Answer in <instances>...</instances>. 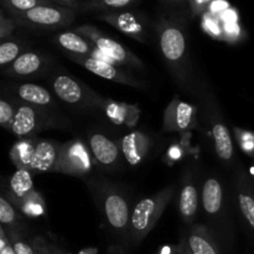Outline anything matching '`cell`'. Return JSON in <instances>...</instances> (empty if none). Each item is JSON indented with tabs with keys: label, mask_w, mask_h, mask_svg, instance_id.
I'll return each mask as SVG.
<instances>
[{
	"label": "cell",
	"mask_w": 254,
	"mask_h": 254,
	"mask_svg": "<svg viewBox=\"0 0 254 254\" xmlns=\"http://www.w3.org/2000/svg\"><path fill=\"white\" fill-rule=\"evenodd\" d=\"M158 44L161 59L169 73L185 93L197 97L201 81L196 76L186 30L174 21H164L158 26Z\"/></svg>",
	"instance_id": "6da1fadb"
},
{
	"label": "cell",
	"mask_w": 254,
	"mask_h": 254,
	"mask_svg": "<svg viewBox=\"0 0 254 254\" xmlns=\"http://www.w3.org/2000/svg\"><path fill=\"white\" fill-rule=\"evenodd\" d=\"M50 84L54 96L64 106L81 112L102 111L103 108L106 98L64 69L59 68L52 73Z\"/></svg>",
	"instance_id": "5b68a950"
},
{
	"label": "cell",
	"mask_w": 254,
	"mask_h": 254,
	"mask_svg": "<svg viewBox=\"0 0 254 254\" xmlns=\"http://www.w3.org/2000/svg\"><path fill=\"white\" fill-rule=\"evenodd\" d=\"M51 2L47 0H2V5L9 11V14L17 15L26 12L40 5H50Z\"/></svg>",
	"instance_id": "83f0119b"
},
{
	"label": "cell",
	"mask_w": 254,
	"mask_h": 254,
	"mask_svg": "<svg viewBox=\"0 0 254 254\" xmlns=\"http://www.w3.org/2000/svg\"><path fill=\"white\" fill-rule=\"evenodd\" d=\"M32 245H34L36 254H56V252H55V246L47 242L44 237H40V236L35 237L32 240Z\"/></svg>",
	"instance_id": "836d02e7"
},
{
	"label": "cell",
	"mask_w": 254,
	"mask_h": 254,
	"mask_svg": "<svg viewBox=\"0 0 254 254\" xmlns=\"http://www.w3.org/2000/svg\"><path fill=\"white\" fill-rule=\"evenodd\" d=\"M170 1H178V0H170Z\"/></svg>",
	"instance_id": "b9f144b4"
},
{
	"label": "cell",
	"mask_w": 254,
	"mask_h": 254,
	"mask_svg": "<svg viewBox=\"0 0 254 254\" xmlns=\"http://www.w3.org/2000/svg\"><path fill=\"white\" fill-rule=\"evenodd\" d=\"M55 252H56V254H68L67 252H64V251L60 250V248H57V247H55Z\"/></svg>",
	"instance_id": "ab89813d"
},
{
	"label": "cell",
	"mask_w": 254,
	"mask_h": 254,
	"mask_svg": "<svg viewBox=\"0 0 254 254\" xmlns=\"http://www.w3.org/2000/svg\"><path fill=\"white\" fill-rule=\"evenodd\" d=\"M22 45L16 40H5L0 44V66L2 68L11 64L22 54Z\"/></svg>",
	"instance_id": "4316f807"
},
{
	"label": "cell",
	"mask_w": 254,
	"mask_h": 254,
	"mask_svg": "<svg viewBox=\"0 0 254 254\" xmlns=\"http://www.w3.org/2000/svg\"><path fill=\"white\" fill-rule=\"evenodd\" d=\"M34 192V183H32L31 171L26 169H17L10 179V201H20Z\"/></svg>",
	"instance_id": "cb8c5ba5"
},
{
	"label": "cell",
	"mask_w": 254,
	"mask_h": 254,
	"mask_svg": "<svg viewBox=\"0 0 254 254\" xmlns=\"http://www.w3.org/2000/svg\"><path fill=\"white\" fill-rule=\"evenodd\" d=\"M49 60L45 55L35 51H25L7 67L2 74L11 78H30L41 74L46 69Z\"/></svg>",
	"instance_id": "2e32d148"
},
{
	"label": "cell",
	"mask_w": 254,
	"mask_h": 254,
	"mask_svg": "<svg viewBox=\"0 0 254 254\" xmlns=\"http://www.w3.org/2000/svg\"><path fill=\"white\" fill-rule=\"evenodd\" d=\"M61 150V144L52 140H37L34 158L30 164L31 173H54Z\"/></svg>",
	"instance_id": "7402d4cb"
},
{
	"label": "cell",
	"mask_w": 254,
	"mask_h": 254,
	"mask_svg": "<svg viewBox=\"0 0 254 254\" xmlns=\"http://www.w3.org/2000/svg\"><path fill=\"white\" fill-rule=\"evenodd\" d=\"M14 101L41 108H56V101L51 92L45 87L35 83H20L9 86Z\"/></svg>",
	"instance_id": "ac0fdd59"
},
{
	"label": "cell",
	"mask_w": 254,
	"mask_h": 254,
	"mask_svg": "<svg viewBox=\"0 0 254 254\" xmlns=\"http://www.w3.org/2000/svg\"><path fill=\"white\" fill-rule=\"evenodd\" d=\"M179 248H180V254H192L190 252V250L188 248V246H186L185 241H181L180 246H179Z\"/></svg>",
	"instance_id": "f35d334b"
},
{
	"label": "cell",
	"mask_w": 254,
	"mask_h": 254,
	"mask_svg": "<svg viewBox=\"0 0 254 254\" xmlns=\"http://www.w3.org/2000/svg\"><path fill=\"white\" fill-rule=\"evenodd\" d=\"M250 174H251V176H253V178H254V165L252 166V168H251V170H250Z\"/></svg>",
	"instance_id": "60d3db41"
},
{
	"label": "cell",
	"mask_w": 254,
	"mask_h": 254,
	"mask_svg": "<svg viewBox=\"0 0 254 254\" xmlns=\"http://www.w3.org/2000/svg\"><path fill=\"white\" fill-rule=\"evenodd\" d=\"M15 25H16V22H15L14 19H6L4 14L1 15V20H0V39L2 41L10 39V36L14 32Z\"/></svg>",
	"instance_id": "d6a6232c"
},
{
	"label": "cell",
	"mask_w": 254,
	"mask_h": 254,
	"mask_svg": "<svg viewBox=\"0 0 254 254\" xmlns=\"http://www.w3.org/2000/svg\"><path fill=\"white\" fill-rule=\"evenodd\" d=\"M67 59L74 64H79L87 71L92 72L96 76L102 77L108 81L116 82L119 84H126V86L134 87V88H145V83L139 81L138 78H134L133 76H129L123 69L118 68L116 64L108 61V60L97 59L92 56H77V55L66 54Z\"/></svg>",
	"instance_id": "7c38bea8"
},
{
	"label": "cell",
	"mask_w": 254,
	"mask_h": 254,
	"mask_svg": "<svg viewBox=\"0 0 254 254\" xmlns=\"http://www.w3.org/2000/svg\"><path fill=\"white\" fill-rule=\"evenodd\" d=\"M235 135L240 144L241 149L246 153H252L254 150V135L250 131L242 130V129L235 128Z\"/></svg>",
	"instance_id": "1f68e13d"
},
{
	"label": "cell",
	"mask_w": 254,
	"mask_h": 254,
	"mask_svg": "<svg viewBox=\"0 0 254 254\" xmlns=\"http://www.w3.org/2000/svg\"><path fill=\"white\" fill-rule=\"evenodd\" d=\"M21 220V213L17 212L14 207V203L6 198V196H0V223L5 230L19 227Z\"/></svg>",
	"instance_id": "484cf974"
},
{
	"label": "cell",
	"mask_w": 254,
	"mask_h": 254,
	"mask_svg": "<svg viewBox=\"0 0 254 254\" xmlns=\"http://www.w3.org/2000/svg\"><path fill=\"white\" fill-rule=\"evenodd\" d=\"M47 1H50L51 4L56 2L57 5H60V6L71 7V9H77V7L79 6L78 0H47Z\"/></svg>",
	"instance_id": "8d00e7d4"
},
{
	"label": "cell",
	"mask_w": 254,
	"mask_h": 254,
	"mask_svg": "<svg viewBox=\"0 0 254 254\" xmlns=\"http://www.w3.org/2000/svg\"><path fill=\"white\" fill-rule=\"evenodd\" d=\"M76 17L73 9L60 5H40L22 14L12 15L20 26L37 30H56L71 24Z\"/></svg>",
	"instance_id": "52a82bcc"
},
{
	"label": "cell",
	"mask_w": 254,
	"mask_h": 254,
	"mask_svg": "<svg viewBox=\"0 0 254 254\" xmlns=\"http://www.w3.org/2000/svg\"><path fill=\"white\" fill-rule=\"evenodd\" d=\"M233 201L247 227L254 232V183L246 171L240 170L232 181Z\"/></svg>",
	"instance_id": "4fadbf2b"
},
{
	"label": "cell",
	"mask_w": 254,
	"mask_h": 254,
	"mask_svg": "<svg viewBox=\"0 0 254 254\" xmlns=\"http://www.w3.org/2000/svg\"><path fill=\"white\" fill-rule=\"evenodd\" d=\"M212 1L213 0H191V6H192L193 11L198 14V12L203 11Z\"/></svg>",
	"instance_id": "d590c367"
},
{
	"label": "cell",
	"mask_w": 254,
	"mask_h": 254,
	"mask_svg": "<svg viewBox=\"0 0 254 254\" xmlns=\"http://www.w3.org/2000/svg\"><path fill=\"white\" fill-rule=\"evenodd\" d=\"M101 19L111 24L112 26L118 29L123 34L130 36L131 39L138 40L140 42H148V34H146L145 25H144L143 20L138 15L133 14V12H107V14L102 15Z\"/></svg>",
	"instance_id": "ffe728a7"
},
{
	"label": "cell",
	"mask_w": 254,
	"mask_h": 254,
	"mask_svg": "<svg viewBox=\"0 0 254 254\" xmlns=\"http://www.w3.org/2000/svg\"><path fill=\"white\" fill-rule=\"evenodd\" d=\"M15 114H16V104L15 102L10 101L2 97L0 101V126L6 130L11 131L12 124H14Z\"/></svg>",
	"instance_id": "f546056e"
},
{
	"label": "cell",
	"mask_w": 254,
	"mask_h": 254,
	"mask_svg": "<svg viewBox=\"0 0 254 254\" xmlns=\"http://www.w3.org/2000/svg\"><path fill=\"white\" fill-rule=\"evenodd\" d=\"M197 98L200 99L202 107L203 121L210 129L216 155L225 165H233L235 146H233L232 136L225 122V117L221 111L217 98L207 81H201Z\"/></svg>",
	"instance_id": "277c9868"
},
{
	"label": "cell",
	"mask_w": 254,
	"mask_h": 254,
	"mask_svg": "<svg viewBox=\"0 0 254 254\" xmlns=\"http://www.w3.org/2000/svg\"><path fill=\"white\" fill-rule=\"evenodd\" d=\"M87 144L91 150L94 165L106 171H116L122 166V145L102 131H87Z\"/></svg>",
	"instance_id": "8fae6325"
},
{
	"label": "cell",
	"mask_w": 254,
	"mask_h": 254,
	"mask_svg": "<svg viewBox=\"0 0 254 254\" xmlns=\"http://www.w3.org/2000/svg\"><path fill=\"white\" fill-rule=\"evenodd\" d=\"M196 113H197V109L192 104L175 96L166 107L165 113H164V131L178 133V131L189 130L197 124Z\"/></svg>",
	"instance_id": "5bb4252c"
},
{
	"label": "cell",
	"mask_w": 254,
	"mask_h": 254,
	"mask_svg": "<svg viewBox=\"0 0 254 254\" xmlns=\"http://www.w3.org/2000/svg\"><path fill=\"white\" fill-rule=\"evenodd\" d=\"M180 217L186 225H192L201 208V192L195 181V174L191 169H186L181 181L180 195L178 202Z\"/></svg>",
	"instance_id": "9a60e30c"
},
{
	"label": "cell",
	"mask_w": 254,
	"mask_h": 254,
	"mask_svg": "<svg viewBox=\"0 0 254 254\" xmlns=\"http://www.w3.org/2000/svg\"><path fill=\"white\" fill-rule=\"evenodd\" d=\"M121 145L124 160L128 163V165L138 166L146 159L153 141L150 136L144 131L133 130L123 136Z\"/></svg>",
	"instance_id": "d6986e66"
},
{
	"label": "cell",
	"mask_w": 254,
	"mask_h": 254,
	"mask_svg": "<svg viewBox=\"0 0 254 254\" xmlns=\"http://www.w3.org/2000/svg\"><path fill=\"white\" fill-rule=\"evenodd\" d=\"M6 231V235L9 237L10 243H11L12 248H14L15 253L16 254H36V251H35L34 245L31 242H27V241L24 240L21 232H20L19 227L15 228H9Z\"/></svg>",
	"instance_id": "f1b7e54d"
},
{
	"label": "cell",
	"mask_w": 254,
	"mask_h": 254,
	"mask_svg": "<svg viewBox=\"0 0 254 254\" xmlns=\"http://www.w3.org/2000/svg\"><path fill=\"white\" fill-rule=\"evenodd\" d=\"M175 195V186H166L154 195L144 197L133 207L130 220V243L139 246L153 231Z\"/></svg>",
	"instance_id": "8992f818"
},
{
	"label": "cell",
	"mask_w": 254,
	"mask_h": 254,
	"mask_svg": "<svg viewBox=\"0 0 254 254\" xmlns=\"http://www.w3.org/2000/svg\"><path fill=\"white\" fill-rule=\"evenodd\" d=\"M37 140L34 138L20 139L10 150V158L17 169H26L29 170L30 164L35 154Z\"/></svg>",
	"instance_id": "d4e9b609"
},
{
	"label": "cell",
	"mask_w": 254,
	"mask_h": 254,
	"mask_svg": "<svg viewBox=\"0 0 254 254\" xmlns=\"http://www.w3.org/2000/svg\"><path fill=\"white\" fill-rule=\"evenodd\" d=\"M0 254H16L11 243H10L4 227L0 228Z\"/></svg>",
	"instance_id": "e575fe53"
},
{
	"label": "cell",
	"mask_w": 254,
	"mask_h": 254,
	"mask_svg": "<svg viewBox=\"0 0 254 254\" xmlns=\"http://www.w3.org/2000/svg\"><path fill=\"white\" fill-rule=\"evenodd\" d=\"M14 102L16 104V114H15L11 133L17 138H32V135H35L37 131L51 127L61 126L59 117L52 114L49 108L30 106L17 101Z\"/></svg>",
	"instance_id": "9c48e42d"
},
{
	"label": "cell",
	"mask_w": 254,
	"mask_h": 254,
	"mask_svg": "<svg viewBox=\"0 0 254 254\" xmlns=\"http://www.w3.org/2000/svg\"><path fill=\"white\" fill-rule=\"evenodd\" d=\"M94 166L96 165L88 144L81 139H73L61 144L59 160L54 173L86 179L91 175Z\"/></svg>",
	"instance_id": "ba28073f"
},
{
	"label": "cell",
	"mask_w": 254,
	"mask_h": 254,
	"mask_svg": "<svg viewBox=\"0 0 254 254\" xmlns=\"http://www.w3.org/2000/svg\"><path fill=\"white\" fill-rule=\"evenodd\" d=\"M136 0H89L84 7L87 10H119L133 5Z\"/></svg>",
	"instance_id": "4dcf8cb0"
},
{
	"label": "cell",
	"mask_w": 254,
	"mask_h": 254,
	"mask_svg": "<svg viewBox=\"0 0 254 254\" xmlns=\"http://www.w3.org/2000/svg\"><path fill=\"white\" fill-rule=\"evenodd\" d=\"M183 240L192 254H222L220 240L205 223L191 226Z\"/></svg>",
	"instance_id": "e0dca14e"
},
{
	"label": "cell",
	"mask_w": 254,
	"mask_h": 254,
	"mask_svg": "<svg viewBox=\"0 0 254 254\" xmlns=\"http://www.w3.org/2000/svg\"><path fill=\"white\" fill-rule=\"evenodd\" d=\"M156 254H180V248L179 246L165 245L156 252Z\"/></svg>",
	"instance_id": "74e56055"
},
{
	"label": "cell",
	"mask_w": 254,
	"mask_h": 254,
	"mask_svg": "<svg viewBox=\"0 0 254 254\" xmlns=\"http://www.w3.org/2000/svg\"><path fill=\"white\" fill-rule=\"evenodd\" d=\"M201 208L205 225L215 233L221 245L228 246L233 241V196L220 176L210 175L201 186Z\"/></svg>",
	"instance_id": "3957f363"
},
{
	"label": "cell",
	"mask_w": 254,
	"mask_h": 254,
	"mask_svg": "<svg viewBox=\"0 0 254 254\" xmlns=\"http://www.w3.org/2000/svg\"><path fill=\"white\" fill-rule=\"evenodd\" d=\"M55 41H56V44L59 45L66 54L77 55V56H92L97 57V59L108 60V61H111V60H109L106 55L102 54L91 41H88L86 37L79 35L78 32H60V34L56 35V37H55Z\"/></svg>",
	"instance_id": "44dd1931"
},
{
	"label": "cell",
	"mask_w": 254,
	"mask_h": 254,
	"mask_svg": "<svg viewBox=\"0 0 254 254\" xmlns=\"http://www.w3.org/2000/svg\"><path fill=\"white\" fill-rule=\"evenodd\" d=\"M93 201L104 222L119 241L130 243V198L127 191L106 179L94 178L87 181Z\"/></svg>",
	"instance_id": "7a4b0ae2"
},
{
	"label": "cell",
	"mask_w": 254,
	"mask_h": 254,
	"mask_svg": "<svg viewBox=\"0 0 254 254\" xmlns=\"http://www.w3.org/2000/svg\"><path fill=\"white\" fill-rule=\"evenodd\" d=\"M102 111L106 113L109 121L113 122L117 126L126 124L128 127H135L139 114H140L138 106H128V104L119 103L111 98L104 99Z\"/></svg>",
	"instance_id": "603a6c76"
},
{
	"label": "cell",
	"mask_w": 254,
	"mask_h": 254,
	"mask_svg": "<svg viewBox=\"0 0 254 254\" xmlns=\"http://www.w3.org/2000/svg\"><path fill=\"white\" fill-rule=\"evenodd\" d=\"M76 31L83 37H86L88 41H91L113 64L130 67V68L134 69H140V71L145 68V64H143V61L138 56H135L133 52L126 49L118 41L104 35L97 27L83 25V26L77 27Z\"/></svg>",
	"instance_id": "30bf717a"
}]
</instances>
